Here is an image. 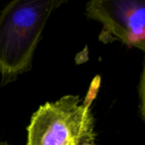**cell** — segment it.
<instances>
[{
  "label": "cell",
  "instance_id": "obj_1",
  "mask_svg": "<svg viewBox=\"0 0 145 145\" xmlns=\"http://www.w3.org/2000/svg\"><path fill=\"white\" fill-rule=\"evenodd\" d=\"M64 3L58 0H14L0 11L2 84L15 80L31 69L47 20Z\"/></svg>",
  "mask_w": 145,
  "mask_h": 145
},
{
  "label": "cell",
  "instance_id": "obj_2",
  "mask_svg": "<svg viewBox=\"0 0 145 145\" xmlns=\"http://www.w3.org/2000/svg\"><path fill=\"white\" fill-rule=\"evenodd\" d=\"M80 103L78 96L66 95L41 105L27 127L26 145H99L90 109L92 99Z\"/></svg>",
  "mask_w": 145,
  "mask_h": 145
},
{
  "label": "cell",
  "instance_id": "obj_3",
  "mask_svg": "<svg viewBox=\"0 0 145 145\" xmlns=\"http://www.w3.org/2000/svg\"><path fill=\"white\" fill-rule=\"evenodd\" d=\"M86 14L102 24L99 41H119L144 51V0H93L88 3Z\"/></svg>",
  "mask_w": 145,
  "mask_h": 145
},
{
  "label": "cell",
  "instance_id": "obj_4",
  "mask_svg": "<svg viewBox=\"0 0 145 145\" xmlns=\"http://www.w3.org/2000/svg\"><path fill=\"white\" fill-rule=\"evenodd\" d=\"M138 98H139V111L141 117L144 120V70H143L140 82L138 84Z\"/></svg>",
  "mask_w": 145,
  "mask_h": 145
},
{
  "label": "cell",
  "instance_id": "obj_5",
  "mask_svg": "<svg viewBox=\"0 0 145 145\" xmlns=\"http://www.w3.org/2000/svg\"><path fill=\"white\" fill-rule=\"evenodd\" d=\"M0 145H8L7 143L5 142H0Z\"/></svg>",
  "mask_w": 145,
  "mask_h": 145
}]
</instances>
